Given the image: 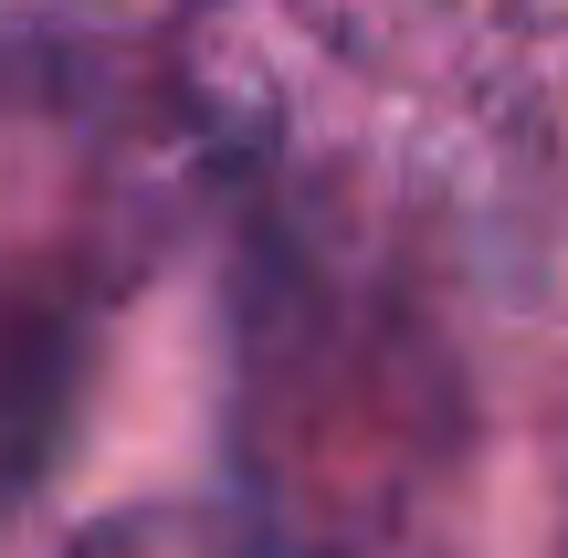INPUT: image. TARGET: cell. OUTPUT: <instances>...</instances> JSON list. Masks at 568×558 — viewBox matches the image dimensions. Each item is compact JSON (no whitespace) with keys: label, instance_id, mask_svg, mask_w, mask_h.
<instances>
[{"label":"cell","instance_id":"cell-2","mask_svg":"<svg viewBox=\"0 0 568 558\" xmlns=\"http://www.w3.org/2000/svg\"><path fill=\"white\" fill-rule=\"evenodd\" d=\"M443 0H190L180 105L232 169H284V148L347 105Z\"/></svg>","mask_w":568,"mask_h":558},{"label":"cell","instance_id":"cell-4","mask_svg":"<svg viewBox=\"0 0 568 558\" xmlns=\"http://www.w3.org/2000/svg\"><path fill=\"white\" fill-rule=\"evenodd\" d=\"M63 558H243V548L201 506H126V517H95Z\"/></svg>","mask_w":568,"mask_h":558},{"label":"cell","instance_id":"cell-1","mask_svg":"<svg viewBox=\"0 0 568 558\" xmlns=\"http://www.w3.org/2000/svg\"><path fill=\"white\" fill-rule=\"evenodd\" d=\"M253 496L295 558H400L453 464V369L422 316L284 243L253 285Z\"/></svg>","mask_w":568,"mask_h":558},{"label":"cell","instance_id":"cell-3","mask_svg":"<svg viewBox=\"0 0 568 558\" xmlns=\"http://www.w3.org/2000/svg\"><path fill=\"white\" fill-rule=\"evenodd\" d=\"M74 390H84V295L11 285L0 295V496L42 475L53 433L74 422Z\"/></svg>","mask_w":568,"mask_h":558}]
</instances>
